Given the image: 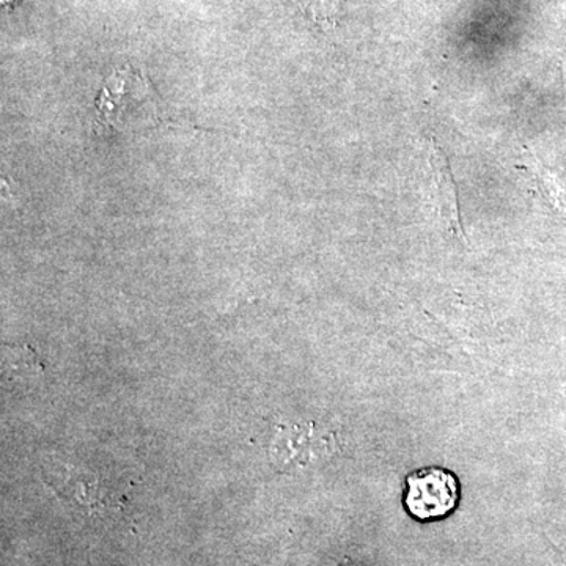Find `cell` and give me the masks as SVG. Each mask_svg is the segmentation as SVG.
<instances>
[{
    "label": "cell",
    "instance_id": "cell-1",
    "mask_svg": "<svg viewBox=\"0 0 566 566\" xmlns=\"http://www.w3.org/2000/svg\"><path fill=\"white\" fill-rule=\"evenodd\" d=\"M337 439L333 431L314 422L279 424L271 458L285 472L301 471L324 463L334 455Z\"/></svg>",
    "mask_w": 566,
    "mask_h": 566
},
{
    "label": "cell",
    "instance_id": "cell-2",
    "mask_svg": "<svg viewBox=\"0 0 566 566\" xmlns=\"http://www.w3.org/2000/svg\"><path fill=\"white\" fill-rule=\"evenodd\" d=\"M458 499L457 476L446 469H420L406 480V509L417 520H441L455 510Z\"/></svg>",
    "mask_w": 566,
    "mask_h": 566
},
{
    "label": "cell",
    "instance_id": "cell-3",
    "mask_svg": "<svg viewBox=\"0 0 566 566\" xmlns=\"http://www.w3.org/2000/svg\"><path fill=\"white\" fill-rule=\"evenodd\" d=\"M55 476H59V482L55 480L52 485L57 493L91 512L115 509L120 504L115 494L107 490L93 472L66 465L62 474Z\"/></svg>",
    "mask_w": 566,
    "mask_h": 566
},
{
    "label": "cell",
    "instance_id": "cell-4",
    "mask_svg": "<svg viewBox=\"0 0 566 566\" xmlns=\"http://www.w3.org/2000/svg\"><path fill=\"white\" fill-rule=\"evenodd\" d=\"M430 167L439 218L450 233L464 240L463 222H461L460 207H458L457 185L453 181L446 153L434 142H431L430 145Z\"/></svg>",
    "mask_w": 566,
    "mask_h": 566
},
{
    "label": "cell",
    "instance_id": "cell-5",
    "mask_svg": "<svg viewBox=\"0 0 566 566\" xmlns=\"http://www.w3.org/2000/svg\"><path fill=\"white\" fill-rule=\"evenodd\" d=\"M534 170L547 200L558 212L566 216V178L558 177L557 174L551 172L536 163H534Z\"/></svg>",
    "mask_w": 566,
    "mask_h": 566
}]
</instances>
